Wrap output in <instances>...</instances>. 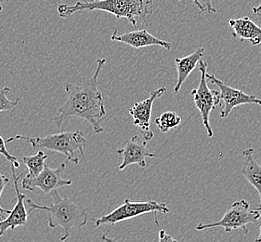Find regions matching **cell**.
Returning a JSON list of instances; mask_svg holds the SVG:
<instances>
[{"mask_svg": "<svg viewBox=\"0 0 261 242\" xmlns=\"http://www.w3.org/2000/svg\"><path fill=\"white\" fill-rule=\"evenodd\" d=\"M94 74L80 85L65 83L63 88L66 100L58 109L53 121L58 129H61L65 121L77 117L88 121L96 134L103 132L101 121L106 116L105 100L99 89V76L106 63L105 59L97 60Z\"/></svg>", "mask_w": 261, "mask_h": 242, "instance_id": "obj_1", "label": "cell"}, {"mask_svg": "<svg viewBox=\"0 0 261 242\" xmlns=\"http://www.w3.org/2000/svg\"><path fill=\"white\" fill-rule=\"evenodd\" d=\"M60 18H68L82 11H101L111 13L116 19L125 18L133 27L138 19H148L153 11V0H89L57 7Z\"/></svg>", "mask_w": 261, "mask_h": 242, "instance_id": "obj_2", "label": "cell"}, {"mask_svg": "<svg viewBox=\"0 0 261 242\" xmlns=\"http://www.w3.org/2000/svg\"><path fill=\"white\" fill-rule=\"evenodd\" d=\"M53 204L40 205L33 200L25 199L27 205L29 206L28 212L34 211H45L47 214L48 227L50 228L60 227L62 229L61 241H66L71 236L73 228H81L88 223L87 210L75 203L68 197H62L57 189L53 190L51 193Z\"/></svg>", "mask_w": 261, "mask_h": 242, "instance_id": "obj_3", "label": "cell"}, {"mask_svg": "<svg viewBox=\"0 0 261 242\" xmlns=\"http://www.w3.org/2000/svg\"><path fill=\"white\" fill-rule=\"evenodd\" d=\"M24 141L30 143L33 149H47L54 152L61 153L67 158V162L77 164L85 155V148L87 146V138L81 131L63 132L50 134L45 137H29L22 134H17L9 138L6 143Z\"/></svg>", "mask_w": 261, "mask_h": 242, "instance_id": "obj_4", "label": "cell"}, {"mask_svg": "<svg viewBox=\"0 0 261 242\" xmlns=\"http://www.w3.org/2000/svg\"><path fill=\"white\" fill-rule=\"evenodd\" d=\"M169 209L166 203L158 202L156 200L148 201H132L129 199H125L122 205L115 208L106 215L99 218H92L94 222L95 227H99L102 225L114 226L119 222L130 220L139 216L153 213L155 218V224L159 226V218L157 213H168Z\"/></svg>", "mask_w": 261, "mask_h": 242, "instance_id": "obj_5", "label": "cell"}, {"mask_svg": "<svg viewBox=\"0 0 261 242\" xmlns=\"http://www.w3.org/2000/svg\"><path fill=\"white\" fill-rule=\"evenodd\" d=\"M260 218V211L257 209L255 211L251 210L248 201L246 200H237L231 204L230 209L226 211L224 216L220 220L210 224L200 223L195 227V229L202 231L209 228L222 227L225 233H230L236 229H242L244 234L247 235V225L256 223Z\"/></svg>", "mask_w": 261, "mask_h": 242, "instance_id": "obj_6", "label": "cell"}, {"mask_svg": "<svg viewBox=\"0 0 261 242\" xmlns=\"http://www.w3.org/2000/svg\"><path fill=\"white\" fill-rule=\"evenodd\" d=\"M198 64L199 70L201 72V79L199 82L198 88L193 89L191 94L193 97L194 105L202 116L203 124L206 129L207 135L209 138H212L214 135V132L212 130V127L210 125L209 116H210L211 111L214 110L215 107L220 105L221 97H220V91L209 89L207 79H206V72H207L206 62L201 59Z\"/></svg>", "mask_w": 261, "mask_h": 242, "instance_id": "obj_7", "label": "cell"}, {"mask_svg": "<svg viewBox=\"0 0 261 242\" xmlns=\"http://www.w3.org/2000/svg\"><path fill=\"white\" fill-rule=\"evenodd\" d=\"M65 170L66 163H62L56 168H50L47 163L44 170L36 177L29 178L24 176L21 180V188L30 192L39 188L43 193L50 194L53 190L70 186L73 184V181L63 179L62 176Z\"/></svg>", "mask_w": 261, "mask_h": 242, "instance_id": "obj_8", "label": "cell"}, {"mask_svg": "<svg viewBox=\"0 0 261 242\" xmlns=\"http://www.w3.org/2000/svg\"><path fill=\"white\" fill-rule=\"evenodd\" d=\"M206 79L212 84H215L220 88V97L223 101L224 106L220 110V117L225 119L230 116V113L237 106L243 105H258L261 106V99L255 95L247 94L243 90H237L228 84L224 81L216 78L214 75L209 74L206 72Z\"/></svg>", "mask_w": 261, "mask_h": 242, "instance_id": "obj_9", "label": "cell"}, {"mask_svg": "<svg viewBox=\"0 0 261 242\" xmlns=\"http://www.w3.org/2000/svg\"><path fill=\"white\" fill-rule=\"evenodd\" d=\"M167 91L166 87H160L157 90H153L146 99L135 103L129 109V115L133 119V124L141 129L143 133L142 138L147 142L151 141L154 136L153 132L151 131L152 106L154 102L163 95L166 94Z\"/></svg>", "mask_w": 261, "mask_h": 242, "instance_id": "obj_10", "label": "cell"}, {"mask_svg": "<svg viewBox=\"0 0 261 242\" xmlns=\"http://www.w3.org/2000/svg\"><path fill=\"white\" fill-rule=\"evenodd\" d=\"M147 142L143 138L135 135L125 142L123 148L116 150L117 155L122 158V163L119 166L120 171H124L133 164L141 168H146V158H156V153L148 150Z\"/></svg>", "mask_w": 261, "mask_h": 242, "instance_id": "obj_11", "label": "cell"}, {"mask_svg": "<svg viewBox=\"0 0 261 242\" xmlns=\"http://www.w3.org/2000/svg\"><path fill=\"white\" fill-rule=\"evenodd\" d=\"M11 168L17 196V202L13 209L11 210L10 213L8 214V217L0 220V237H3L8 230H14L16 227L25 226L28 218V211L25 207L27 196L21 193L19 186V181L21 178V175L22 173L20 175H17L15 167L11 165Z\"/></svg>", "mask_w": 261, "mask_h": 242, "instance_id": "obj_12", "label": "cell"}, {"mask_svg": "<svg viewBox=\"0 0 261 242\" xmlns=\"http://www.w3.org/2000/svg\"><path fill=\"white\" fill-rule=\"evenodd\" d=\"M111 40L115 42L125 43L133 49L158 46L170 51L172 47L171 43L157 38L153 35H151L150 32L147 31L146 29L135 30L122 35H118L117 30H115L111 36Z\"/></svg>", "mask_w": 261, "mask_h": 242, "instance_id": "obj_13", "label": "cell"}, {"mask_svg": "<svg viewBox=\"0 0 261 242\" xmlns=\"http://www.w3.org/2000/svg\"><path fill=\"white\" fill-rule=\"evenodd\" d=\"M229 25L233 29V37L239 38L241 41L247 40L254 46L260 45L261 27L252 21L249 17L231 19Z\"/></svg>", "mask_w": 261, "mask_h": 242, "instance_id": "obj_14", "label": "cell"}, {"mask_svg": "<svg viewBox=\"0 0 261 242\" xmlns=\"http://www.w3.org/2000/svg\"><path fill=\"white\" fill-rule=\"evenodd\" d=\"M242 157L244 158V165L242 174L245 179L257 191L260 200V205L257 210L261 212V164L256 161L254 148H246L243 150Z\"/></svg>", "mask_w": 261, "mask_h": 242, "instance_id": "obj_15", "label": "cell"}, {"mask_svg": "<svg viewBox=\"0 0 261 242\" xmlns=\"http://www.w3.org/2000/svg\"><path fill=\"white\" fill-rule=\"evenodd\" d=\"M205 53L204 47H198L194 53L190 54L188 56H184L181 58L175 59V64L178 73L177 84L174 88V93L178 94L182 88L184 82L188 79L190 74L196 68L200 60L203 58Z\"/></svg>", "mask_w": 261, "mask_h": 242, "instance_id": "obj_16", "label": "cell"}, {"mask_svg": "<svg viewBox=\"0 0 261 242\" xmlns=\"http://www.w3.org/2000/svg\"><path fill=\"white\" fill-rule=\"evenodd\" d=\"M47 158H48V155L41 150H39L35 155L27 156L22 158V161L25 164L28 170V173L25 176L29 178L37 176L45 168Z\"/></svg>", "mask_w": 261, "mask_h": 242, "instance_id": "obj_17", "label": "cell"}, {"mask_svg": "<svg viewBox=\"0 0 261 242\" xmlns=\"http://www.w3.org/2000/svg\"><path fill=\"white\" fill-rule=\"evenodd\" d=\"M181 123V117L174 111H167L155 119V124L161 132H168Z\"/></svg>", "mask_w": 261, "mask_h": 242, "instance_id": "obj_18", "label": "cell"}, {"mask_svg": "<svg viewBox=\"0 0 261 242\" xmlns=\"http://www.w3.org/2000/svg\"><path fill=\"white\" fill-rule=\"evenodd\" d=\"M11 91V88L6 86L0 90V112L11 111L19 104L20 98H16L15 100H11L8 98V94Z\"/></svg>", "mask_w": 261, "mask_h": 242, "instance_id": "obj_19", "label": "cell"}, {"mask_svg": "<svg viewBox=\"0 0 261 242\" xmlns=\"http://www.w3.org/2000/svg\"><path fill=\"white\" fill-rule=\"evenodd\" d=\"M0 155H2L9 162H11V165H13L15 168H20L21 164L19 162V160L8 151V149L6 148V142L1 136H0Z\"/></svg>", "mask_w": 261, "mask_h": 242, "instance_id": "obj_20", "label": "cell"}, {"mask_svg": "<svg viewBox=\"0 0 261 242\" xmlns=\"http://www.w3.org/2000/svg\"><path fill=\"white\" fill-rule=\"evenodd\" d=\"M193 1L195 6L198 8L200 13H204V12L215 13L217 11V9L214 8V6L212 4V0H193Z\"/></svg>", "mask_w": 261, "mask_h": 242, "instance_id": "obj_21", "label": "cell"}, {"mask_svg": "<svg viewBox=\"0 0 261 242\" xmlns=\"http://www.w3.org/2000/svg\"><path fill=\"white\" fill-rule=\"evenodd\" d=\"M9 183H10V179L2 172H0V200H1V195H2L3 191L5 190V187L9 184ZM10 211L11 210L3 209L1 207V203H0V220H2L5 215H8L10 213Z\"/></svg>", "mask_w": 261, "mask_h": 242, "instance_id": "obj_22", "label": "cell"}, {"mask_svg": "<svg viewBox=\"0 0 261 242\" xmlns=\"http://www.w3.org/2000/svg\"><path fill=\"white\" fill-rule=\"evenodd\" d=\"M159 241H176L175 238H173L170 235H167V232L165 230H160L159 231V237H158Z\"/></svg>", "mask_w": 261, "mask_h": 242, "instance_id": "obj_23", "label": "cell"}, {"mask_svg": "<svg viewBox=\"0 0 261 242\" xmlns=\"http://www.w3.org/2000/svg\"><path fill=\"white\" fill-rule=\"evenodd\" d=\"M253 11H254V13L255 14H261V3L260 5L258 6V7H254L253 8Z\"/></svg>", "mask_w": 261, "mask_h": 242, "instance_id": "obj_24", "label": "cell"}, {"mask_svg": "<svg viewBox=\"0 0 261 242\" xmlns=\"http://www.w3.org/2000/svg\"><path fill=\"white\" fill-rule=\"evenodd\" d=\"M255 241L261 242V226H260V232H259V235H258V237H256V239H255Z\"/></svg>", "mask_w": 261, "mask_h": 242, "instance_id": "obj_25", "label": "cell"}, {"mask_svg": "<svg viewBox=\"0 0 261 242\" xmlns=\"http://www.w3.org/2000/svg\"><path fill=\"white\" fill-rule=\"evenodd\" d=\"M3 11V7H2V4H1V2H0V12Z\"/></svg>", "mask_w": 261, "mask_h": 242, "instance_id": "obj_26", "label": "cell"}, {"mask_svg": "<svg viewBox=\"0 0 261 242\" xmlns=\"http://www.w3.org/2000/svg\"><path fill=\"white\" fill-rule=\"evenodd\" d=\"M5 1H9V0H5Z\"/></svg>", "mask_w": 261, "mask_h": 242, "instance_id": "obj_27", "label": "cell"}]
</instances>
